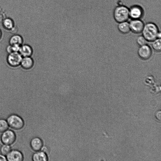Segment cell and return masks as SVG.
Wrapping results in <instances>:
<instances>
[{
    "label": "cell",
    "mask_w": 161,
    "mask_h": 161,
    "mask_svg": "<svg viewBox=\"0 0 161 161\" xmlns=\"http://www.w3.org/2000/svg\"><path fill=\"white\" fill-rule=\"evenodd\" d=\"M156 118L158 119L159 120H160L161 119V112L160 111H158L156 113Z\"/></svg>",
    "instance_id": "cell-23"
},
{
    "label": "cell",
    "mask_w": 161,
    "mask_h": 161,
    "mask_svg": "<svg viewBox=\"0 0 161 161\" xmlns=\"http://www.w3.org/2000/svg\"><path fill=\"white\" fill-rule=\"evenodd\" d=\"M6 120L9 126L14 130H19L25 125L24 120L19 115L12 114L8 116Z\"/></svg>",
    "instance_id": "cell-3"
},
{
    "label": "cell",
    "mask_w": 161,
    "mask_h": 161,
    "mask_svg": "<svg viewBox=\"0 0 161 161\" xmlns=\"http://www.w3.org/2000/svg\"><path fill=\"white\" fill-rule=\"evenodd\" d=\"M2 32L1 30L0 29V41L1 40V39L2 38Z\"/></svg>",
    "instance_id": "cell-24"
},
{
    "label": "cell",
    "mask_w": 161,
    "mask_h": 161,
    "mask_svg": "<svg viewBox=\"0 0 161 161\" xmlns=\"http://www.w3.org/2000/svg\"><path fill=\"white\" fill-rule=\"evenodd\" d=\"M3 26L5 30L11 31L14 28V21L9 18H6L3 20Z\"/></svg>",
    "instance_id": "cell-16"
},
{
    "label": "cell",
    "mask_w": 161,
    "mask_h": 161,
    "mask_svg": "<svg viewBox=\"0 0 161 161\" xmlns=\"http://www.w3.org/2000/svg\"><path fill=\"white\" fill-rule=\"evenodd\" d=\"M32 159L34 161H47L48 157L45 152L38 151L32 155Z\"/></svg>",
    "instance_id": "cell-13"
},
{
    "label": "cell",
    "mask_w": 161,
    "mask_h": 161,
    "mask_svg": "<svg viewBox=\"0 0 161 161\" xmlns=\"http://www.w3.org/2000/svg\"><path fill=\"white\" fill-rule=\"evenodd\" d=\"M12 149L10 145L3 144L0 147V152L1 153L6 156Z\"/></svg>",
    "instance_id": "cell-19"
},
{
    "label": "cell",
    "mask_w": 161,
    "mask_h": 161,
    "mask_svg": "<svg viewBox=\"0 0 161 161\" xmlns=\"http://www.w3.org/2000/svg\"><path fill=\"white\" fill-rule=\"evenodd\" d=\"M9 127L6 119L4 118H0V133H2L8 129Z\"/></svg>",
    "instance_id": "cell-18"
},
{
    "label": "cell",
    "mask_w": 161,
    "mask_h": 161,
    "mask_svg": "<svg viewBox=\"0 0 161 161\" xmlns=\"http://www.w3.org/2000/svg\"><path fill=\"white\" fill-rule=\"evenodd\" d=\"M19 52L23 57H31L33 53V49L30 45L23 44L21 46Z\"/></svg>",
    "instance_id": "cell-11"
},
{
    "label": "cell",
    "mask_w": 161,
    "mask_h": 161,
    "mask_svg": "<svg viewBox=\"0 0 161 161\" xmlns=\"http://www.w3.org/2000/svg\"><path fill=\"white\" fill-rule=\"evenodd\" d=\"M2 133L0 140L3 144L11 145L14 143L16 140V135L14 131L8 129Z\"/></svg>",
    "instance_id": "cell-4"
},
{
    "label": "cell",
    "mask_w": 161,
    "mask_h": 161,
    "mask_svg": "<svg viewBox=\"0 0 161 161\" xmlns=\"http://www.w3.org/2000/svg\"><path fill=\"white\" fill-rule=\"evenodd\" d=\"M159 32L158 27L155 23L148 22L144 24L142 33L147 42H152L157 38Z\"/></svg>",
    "instance_id": "cell-1"
},
{
    "label": "cell",
    "mask_w": 161,
    "mask_h": 161,
    "mask_svg": "<svg viewBox=\"0 0 161 161\" xmlns=\"http://www.w3.org/2000/svg\"><path fill=\"white\" fill-rule=\"evenodd\" d=\"M147 42L142 36H138L136 39V42L140 46L146 44Z\"/></svg>",
    "instance_id": "cell-21"
},
{
    "label": "cell",
    "mask_w": 161,
    "mask_h": 161,
    "mask_svg": "<svg viewBox=\"0 0 161 161\" xmlns=\"http://www.w3.org/2000/svg\"><path fill=\"white\" fill-rule=\"evenodd\" d=\"M152 53L150 47L147 44L140 46L137 51L139 57L144 60L149 59L152 56Z\"/></svg>",
    "instance_id": "cell-8"
},
{
    "label": "cell",
    "mask_w": 161,
    "mask_h": 161,
    "mask_svg": "<svg viewBox=\"0 0 161 161\" xmlns=\"http://www.w3.org/2000/svg\"><path fill=\"white\" fill-rule=\"evenodd\" d=\"M22 58V56L19 52H14L8 54L6 60L9 66L16 68L20 65Z\"/></svg>",
    "instance_id": "cell-5"
},
{
    "label": "cell",
    "mask_w": 161,
    "mask_h": 161,
    "mask_svg": "<svg viewBox=\"0 0 161 161\" xmlns=\"http://www.w3.org/2000/svg\"><path fill=\"white\" fill-rule=\"evenodd\" d=\"M34 65V61L31 57H23L20 65L23 69L29 70L31 69Z\"/></svg>",
    "instance_id": "cell-12"
},
{
    "label": "cell",
    "mask_w": 161,
    "mask_h": 161,
    "mask_svg": "<svg viewBox=\"0 0 161 161\" xmlns=\"http://www.w3.org/2000/svg\"><path fill=\"white\" fill-rule=\"evenodd\" d=\"M7 161H22L24 157L22 152L18 149H12L10 152L6 156Z\"/></svg>",
    "instance_id": "cell-9"
},
{
    "label": "cell",
    "mask_w": 161,
    "mask_h": 161,
    "mask_svg": "<svg viewBox=\"0 0 161 161\" xmlns=\"http://www.w3.org/2000/svg\"><path fill=\"white\" fill-rule=\"evenodd\" d=\"M24 39L19 34H15L12 35L9 40V44L18 45L21 46L23 44Z\"/></svg>",
    "instance_id": "cell-14"
},
{
    "label": "cell",
    "mask_w": 161,
    "mask_h": 161,
    "mask_svg": "<svg viewBox=\"0 0 161 161\" xmlns=\"http://www.w3.org/2000/svg\"><path fill=\"white\" fill-rule=\"evenodd\" d=\"M130 31L136 34L142 32L144 24L141 19H131L129 22Z\"/></svg>",
    "instance_id": "cell-7"
},
{
    "label": "cell",
    "mask_w": 161,
    "mask_h": 161,
    "mask_svg": "<svg viewBox=\"0 0 161 161\" xmlns=\"http://www.w3.org/2000/svg\"><path fill=\"white\" fill-rule=\"evenodd\" d=\"M118 29L122 33L126 34L130 31L129 22L127 21L118 23Z\"/></svg>",
    "instance_id": "cell-15"
},
{
    "label": "cell",
    "mask_w": 161,
    "mask_h": 161,
    "mask_svg": "<svg viewBox=\"0 0 161 161\" xmlns=\"http://www.w3.org/2000/svg\"><path fill=\"white\" fill-rule=\"evenodd\" d=\"M129 17L131 19H141L144 15V10L140 6L134 5L129 8Z\"/></svg>",
    "instance_id": "cell-6"
},
{
    "label": "cell",
    "mask_w": 161,
    "mask_h": 161,
    "mask_svg": "<svg viewBox=\"0 0 161 161\" xmlns=\"http://www.w3.org/2000/svg\"><path fill=\"white\" fill-rule=\"evenodd\" d=\"M43 142L42 139L37 137L31 139L30 142V146L31 149L35 151L40 150L43 146Z\"/></svg>",
    "instance_id": "cell-10"
},
{
    "label": "cell",
    "mask_w": 161,
    "mask_h": 161,
    "mask_svg": "<svg viewBox=\"0 0 161 161\" xmlns=\"http://www.w3.org/2000/svg\"><path fill=\"white\" fill-rule=\"evenodd\" d=\"M7 159L6 156L0 153V161H6Z\"/></svg>",
    "instance_id": "cell-22"
},
{
    "label": "cell",
    "mask_w": 161,
    "mask_h": 161,
    "mask_svg": "<svg viewBox=\"0 0 161 161\" xmlns=\"http://www.w3.org/2000/svg\"><path fill=\"white\" fill-rule=\"evenodd\" d=\"M113 15L114 19L118 23L127 21L130 18L129 8L124 5H119L114 9Z\"/></svg>",
    "instance_id": "cell-2"
},
{
    "label": "cell",
    "mask_w": 161,
    "mask_h": 161,
    "mask_svg": "<svg viewBox=\"0 0 161 161\" xmlns=\"http://www.w3.org/2000/svg\"><path fill=\"white\" fill-rule=\"evenodd\" d=\"M21 46L18 45H11L9 44L6 48L7 53H8L14 52H19Z\"/></svg>",
    "instance_id": "cell-20"
},
{
    "label": "cell",
    "mask_w": 161,
    "mask_h": 161,
    "mask_svg": "<svg viewBox=\"0 0 161 161\" xmlns=\"http://www.w3.org/2000/svg\"><path fill=\"white\" fill-rule=\"evenodd\" d=\"M152 46L153 49L157 52H160L161 49V40L160 38H157L153 42Z\"/></svg>",
    "instance_id": "cell-17"
}]
</instances>
